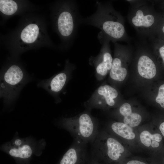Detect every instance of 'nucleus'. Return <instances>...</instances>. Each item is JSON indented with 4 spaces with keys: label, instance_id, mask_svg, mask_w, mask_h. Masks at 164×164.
I'll list each match as a JSON object with an SVG mask.
<instances>
[{
    "label": "nucleus",
    "instance_id": "1",
    "mask_svg": "<svg viewBox=\"0 0 164 164\" xmlns=\"http://www.w3.org/2000/svg\"><path fill=\"white\" fill-rule=\"evenodd\" d=\"M97 9L91 15L82 19L81 23L95 27L101 30L99 33L114 43L130 39L125 26L123 16L114 8L111 2H96Z\"/></svg>",
    "mask_w": 164,
    "mask_h": 164
},
{
    "label": "nucleus",
    "instance_id": "2",
    "mask_svg": "<svg viewBox=\"0 0 164 164\" xmlns=\"http://www.w3.org/2000/svg\"><path fill=\"white\" fill-rule=\"evenodd\" d=\"M60 124L71 133L75 141L84 145L89 142H93L99 132L97 123L86 113L64 118Z\"/></svg>",
    "mask_w": 164,
    "mask_h": 164
},
{
    "label": "nucleus",
    "instance_id": "3",
    "mask_svg": "<svg viewBox=\"0 0 164 164\" xmlns=\"http://www.w3.org/2000/svg\"><path fill=\"white\" fill-rule=\"evenodd\" d=\"M29 80L28 75L19 66L12 65L1 75L0 97L6 104L11 103Z\"/></svg>",
    "mask_w": 164,
    "mask_h": 164
},
{
    "label": "nucleus",
    "instance_id": "4",
    "mask_svg": "<svg viewBox=\"0 0 164 164\" xmlns=\"http://www.w3.org/2000/svg\"><path fill=\"white\" fill-rule=\"evenodd\" d=\"M128 19L140 38L149 39L153 36L156 17L151 5L147 2L139 7H131Z\"/></svg>",
    "mask_w": 164,
    "mask_h": 164
},
{
    "label": "nucleus",
    "instance_id": "5",
    "mask_svg": "<svg viewBox=\"0 0 164 164\" xmlns=\"http://www.w3.org/2000/svg\"><path fill=\"white\" fill-rule=\"evenodd\" d=\"M82 19L74 1L69 10L62 12L58 16L57 24L60 35L67 38L74 37L78 26L81 23Z\"/></svg>",
    "mask_w": 164,
    "mask_h": 164
},
{
    "label": "nucleus",
    "instance_id": "6",
    "mask_svg": "<svg viewBox=\"0 0 164 164\" xmlns=\"http://www.w3.org/2000/svg\"><path fill=\"white\" fill-rule=\"evenodd\" d=\"M94 151L98 155L106 154L113 160H117L124 151L123 145L113 138H106L103 133L99 132L92 142Z\"/></svg>",
    "mask_w": 164,
    "mask_h": 164
},
{
    "label": "nucleus",
    "instance_id": "7",
    "mask_svg": "<svg viewBox=\"0 0 164 164\" xmlns=\"http://www.w3.org/2000/svg\"><path fill=\"white\" fill-rule=\"evenodd\" d=\"M102 46L99 54L92 57V61L95 69L97 77L98 80L106 76L111 69L113 59L111 53L110 42L107 38L100 34L98 36Z\"/></svg>",
    "mask_w": 164,
    "mask_h": 164
},
{
    "label": "nucleus",
    "instance_id": "8",
    "mask_svg": "<svg viewBox=\"0 0 164 164\" xmlns=\"http://www.w3.org/2000/svg\"><path fill=\"white\" fill-rule=\"evenodd\" d=\"M118 94L117 91L112 87L108 85L101 86L94 94L89 107L101 108L104 101L108 105L113 106L115 103L114 99L117 98Z\"/></svg>",
    "mask_w": 164,
    "mask_h": 164
},
{
    "label": "nucleus",
    "instance_id": "9",
    "mask_svg": "<svg viewBox=\"0 0 164 164\" xmlns=\"http://www.w3.org/2000/svg\"><path fill=\"white\" fill-rule=\"evenodd\" d=\"M122 45L114 43L115 57L110 72L111 78L116 81H121L125 78L127 74L126 68L123 66L121 58Z\"/></svg>",
    "mask_w": 164,
    "mask_h": 164
},
{
    "label": "nucleus",
    "instance_id": "10",
    "mask_svg": "<svg viewBox=\"0 0 164 164\" xmlns=\"http://www.w3.org/2000/svg\"><path fill=\"white\" fill-rule=\"evenodd\" d=\"M67 71L59 73L49 79L42 80L38 84L48 92L55 95L59 93L65 86L68 79Z\"/></svg>",
    "mask_w": 164,
    "mask_h": 164
},
{
    "label": "nucleus",
    "instance_id": "11",
    "mask_svg": "<svg viewBox=\"0 0 164 164\" xmlns=\"http://www.w3.org/2000/svg\"><path fill=\"white\" fill-rule=\"evenodd\" d=\"M85 145L75 141L63 155L60 164H78L84 156Z\"/></svg>",
    "mask_w": 164,
    "mask_h": 164
},
{
    "label": "nucleus",
    "instance_id": "12",
    "mask_svg": "<svg viewBox=\"0 0 164 164\" xmlns=\"http://www.w3.org/2000/svg\"><path fill=\"white\" fill-rule=\"evenodd\" d=\"M137 68L140 75L147 79L153 78L156 73L155 63L150 57L146 54H142L139 57Z\"/></svg>",
    "mask_w": 164,
    "mask_h": 164
},
{
    "label": "nucleus",
    "instance_id": "13",
    "mask_svg": "<svg viewBox=\"0 0 164 164\" xmlns=\"http://www.w3.org/2000/svg\"><path fill=\"white\" fill-rule=\"evenodd\" d=\"M7 150L12 156L22 159H27L32 155L33 149L31 146L24 143L19 146H15L12 144L8 145Z\"/></svg>",
    "mask_w": 164,
    "mask_h": 164
},
{
    "label": "nucleus",
    "instance_id": "14",
    "mask_svg": "<svg viewBox=\"0 0 164 164\" xmlns=\"http://www.w3.org/2000/svg\"><path fill=\"white\" fill-rule=\"evenodd\" d=\"M111 128L115 133L124 138L131 140L135 137L132 127L124 123L114 122L111 125Z\"/></svg>",
    "mask_w": 164,
    "mask_h": 164
},
{
    "label": "nucleus",
    "instance_id": "15",
    "mask_svg": "<svg viewBox=\"0 0 164 164\" xmlns=\"http://www.w3.org/2000/svg\"><path fill=\"white\" fill-rule=\"evenodd\" d=\"M39 33V29L35 24H30L22 30L21 38L24 42L26 43H32L36 40Z\"/></svg>",
    "mask_w": 164,
    "mask_h": 164
},
{
    "label": "nucleus",
    "instance_id": "16",
    "mask_svg": "<svg viewBox=\"0 0 164 164\" xmlns=\"http://www.w3.org/2000/svg\"><path fill=\"white\" fill-rule=\"evenodd\" d=\"M18 6L16 3L11 0H0V10L7 15H11L17 10Z\"/></svg>",
    "mask_w": 164,
    "mask_h": 164
},
{
    "label": "nucleus",
    "instance_id": "17",
    "mask_svg": "<svg viewBox=\"0 0 164 164\" xmlns=\"http://www.w3.org/2000/svg\"><path fill=\"white\" fill-rule=\"evenodd\" d=\"M141 142L145 145L149 147L151 145V141L160 142L162 139L161 135L159 133L151 134L147 131H144L141 133L140 136Z\"/></svg>",
    "mask_w": 164,
    "mask_h": 164
},
{
    "label": "nucleus",
    "instance_id": "18",
    "mask_svg": "<svg viewBox=\"0 0 164 164\" xmlns=\"http://www.w3.org/2000/svg\"><path fill=\"white\" fill-rule=\"evenodd\" d=\"M141 120L142 117L139 114L136 113L132 112L125 116L123 120L124 123L131 127L138 126Z\"/></svg>",
    "mask_w": 164,
    "mask_h": 164
},
{
    "label": "nucleus",
    "instance_id": "19",
    "mask_svg": "<svg viewBox=\"0 0 164 164\" xmlns=\"http://www.w3.org/2000/svg\"><path fill=\"white\" fill-rule=\"evenodd\" d=\"M156 102L159 104L161 107L164 108V84L159 88L158 95L155 98Z\"/></svg>",
    "mask_w": 164,
    "mask_h": 164
},
{
    "label": "nucleus",
    "instance_id": "20",
    "mask_svg": "<svg viewBox=\"0 0 164 164\" xmlns=\"http://www.w3.org/2000/svg\"><path fill=\"white\" fill-rule=\"evenodd\" d=\"M119 111L124 117L130 114L132 112L130 105L127 103L123 104L120 107Z\"/></svg>",
    "mask_w": 164,
    "mask_h": 164
},
{
    "label": "nucleus",
    "instance_id": "21",
    "mask_svg": "<svg viewBox=\"0 0 164 164\" xmlns=\"http://www.w3.org/2000/svg\"><path fill=\"white\" fill-rule=\"evenodd\" d=\"M148 40H149V41L151 45L158 48V49H157V50H158L159 53L164 63V44L160 45H161L159 46H158L156 45L152 42L151 40L149 39Z\"/></svg>",
    "mask_w": 164,
    "mask_h": 164
},
{
    "label": "nucleus",
    "instance_id": "22",
    "mask_svg": "<svg viewBox=\"0 0 164 164\" xmlns=\"http://www.w3.org/2000/svg\"><path fill=\"white\" fill-rule=\"evenodd\" d=\"M131 5V7L135 8L139 7L147 3V2L143 0H126Z\"/></svg>",
    "mask_w": 164,
    "mask_h": 164
},
{
    "label": "nucleus",
    "instance_id": "23",
    "mask_svg": "<svg viewBox=\"0 0 164 164\" xmlns=\"http://www.w3.org/2000/svg\"><path fill=\"white\" fill-rule=\"evenodd\" d=\"M24 141L23 140L20 138H17L15 139L11 144L15 146H19L22 145L24 143Z\"/></svg>",
    "mask_w": 164,
    "mask_h": 164
},
{
    "label": "nucleus",
    "instance_id": "24",
    "mask_svg": "<svg viewBox=\"0 0 164 164\" xmlns=\"http://www.w3.org/2000/svg\"><path fill=\"white\" fill-rule=\"evenodd\" d=\"M127 164H146L144 162L138 160H131L127 162Z\"/></svg>",
    "mask_w": 164,
    "mask_h": 164
},
{
    "label": "nucleus",
    "instance_id": "25",
    "mask_svg": "<svg viewBox=\"0 0 164 164\" xmlns=\"http://www.w3.org/2000/svg\"><path fill=\"white\" fill-rule=\"evenodd\" d=\"M151 146L153 148L158 147L159 145V144L158 142L155 141H152L151 144Z\"/></svg>",
    "mask_w": 164,
    "mask_h": 164
},
{
    "label": "nucleus",
    "instance_id": "26",
    "mask_svg": "<svg viewBox=\"0 0 164 164\" xmlns=\"http://www.w3.org/2000/svg\"><path fill=\"white\" fill-rule=\"evenodd\" d=\"M159 129L164 136V122L162 123L159 126Z\"/></svg>",
    "mask_w": 164,
    "mask_h": 164
},
{
    "label": "nucleus",
    "instance_id": "27",
    "mask_svg": "<svg viewBox=\"0 0 164 164\" xmlns=\"http://www.w3.org/2000/svg\"><path fill=\"white\" fill-rule=\"evenodd\" d=\"M162 31L163 33L164 34V25L163 26H162Z\"/></svg>",
    "mask_w": 164,
    "mask_h": 164
}]
</instances>
